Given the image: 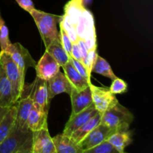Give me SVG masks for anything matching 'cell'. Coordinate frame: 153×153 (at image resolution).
Returning <instances> with one entry per match:
<instances>
[{"label":"cell","mask_w":153,"mask_h":153,"mask_svg":"<svg viewBox=\"0 0 153 153\" xmlns=\"http://www.w3.org/2000/svg\"><path fill=\"white\" fill-rule=\"evenodd\" d=\"M47 51L54 59L59 64L61 67L65 65L70 61V55L65 51L61 43V40H55L46 48Z\"/></svg>","instance_id":"cell-22"},{"label":"cell","mask_w":153,"mask_h":153,"mask_svg":"<svg viewBox=\"0 0 153 153\" xmlns=\"http://www.w3.org/2000/svg\"><path fill=\"white\" fill-rule=\"evenodd\" d=\"M97 113H98V111L93 104L92 105L88 107L85 110L82 111L79 113L71 114V116L66 123L62 134L70 137V135L76 130L80 128L82 125L88 122L91 118H92Z\"/></svg>","instance_id":"cell-11"},{"label":"cell","mask_w":153,"mask_h":153,"mask_svg":"<svg viewBox=\"0 0 153 153\" xmlns=\"http://www.w3.org/2000/svg\"><path fill=\"white\" fill-rule=\"evenodd\" d=\"M60 68L61 66L59 64L47 51H45L40 61L36 64L35 70L37 77L48 81L60 71Z\"/></svg>","instance_id":"cell-9"},{"label":"cell","mask_w":153,"mask_h":153,"mask_svg":"<svg viewBox=\"0 0 153 153\" xmlns=\"http://www.w3.org/2000/svg\"><path fill=\"white\" fill-rule=\"evenodd\" d=\"M9 39V31L5 22L0 12V48L1 51H5L10 44Z\"/></svg>","instance_id":"cell-24"},{"label":"cell","mask_w":153,"mask_h":153,"mask_svg":"<svg viewBox=\"0 0 153 153\" xmlns=\"http://www.w3.org/2000/svg\"><path fill=\"white\" fill-rule=\"evenodd\" d=\"M82 1H83V0H82Z\"/></svg>","instance_id":"cell-34"},{"label":"cell","mask_w":153,"mask_h":153,"mask_svg":"<svg viewBox=\"0 0 153 153\" xmlns=\"http://www.w3.org/2000/svg\"><path fill=\"white\" fill-rule=\"evenodd\" d=\"M60 38H61V43L62 44L63 47L65 49L66 52L70 55L72 50V46H73V43H72L71 40L69 37L68 34H67L64 28H63L62 25H60Z\"/></svg>","instance_id":"cell-28"},{"label":"cell","mask_w":153,"mask_h":153,"mask_svg":"<svg viewBox=\"0 0 153 153\" xmlns=\"http://www.w3.org/2000/svg\"><path fill=\"white\" fill-rule=\"evenodd\" d=\"M55 148V153H82V149L75 143L70 137L59 134L52 137Z\"/></svg>","instance_id":"cell-16"},{"label":"cell","mask_w":153,"mask_h":153,"mask_svg":"<svg viewBox=\"0 0 153 153\" xmlns=\"http://www.w3.org/2000/svg\"><path fill=\"white\" fill-rule=\"evenodd\" d=\"M4 52L8 53L19 68L22 79H25V73L29 67L35 68L37 63L30 55L28 49L19 43H10Z\"/></svg>","instance_id":"cell-5"},{"label":"cell","mask_w":153,"mask_h":153,"mask_svg":"<svg viewBox=\"0 0 153 153\" xmlns=\"http://www.w3.org/2000/svg\"><path fill=\"white\" fill-rule=\"evenodd\" d=\"M107 141L119 153H123L125 149L132 143V132L128 130L117 131L108 138Z\"/></svg>","instance_id":"cell-17"},{"label":"cell","mask_w":153,"mask_h":153,"mask_svg":"<svg viewBox=\"0 0 153 153\" xmlns=\"http://www.w3.org/2000/svg\"><path fill=\"white\" fill-rule=\"evenodd\" d=\"M48 111L36 103L33 104L26 121V126L31 132H36L47 126Z\"/></svg>","instance_id":"cell-14"},{"label":"cell","mask_w":153,"mask_h":153,"mask_svg":"<svg viewBox=\"0 0 153 153\" xmlns=\"http://www.w3.org/2000/svg\"><path fill=\"white\" fill-rule=\"evenodd\" d=\"M82 153H119L108 141H105L91 149L83 150Z\"/></svg>","instance_id":"cell-25"},{"label":"cell","mask_w":153,"mask_h":153,"mask_svg":"<svg viewBox=\"0 0 153 153\" xmlns=\"http://www.w3.org/2000/svg\"><path fill=\"white\" fill-rule=\"evenodd\" d=\"M9 108H4L0 106V122L2 120V118L4 117V116L5 115V114L7 113V110H8Z\"/></svg>","instance_id":"cell-31"},{"label":"cell","mask_w":153,"mask_h":153,"mask_svg":"<svg viewBox=\"0 0 153 153\" xmlns=\"http://www.w3.org/2000/svg\"><path fill=\"white\" fill-rule=\"evenodd\" d=\"M91 73H98L105 77L108 78L111 80H114L117 78L108 62L100 55H97V58L93 64L92 68H91Z\"/></svg>","instance_id":"cell-23"},{"label":"cell","mask_w":153,"mask_h":153,"mask_svg":"<svg viewBox=\"0 0 153 153\" xmlns=\"http://www.w3.org/2000/svg\"><path fill=\"white\" fill-rule=\"evenodd\" d=\"M70 56H71L72 58H74V59L77 60V61H82V52H81V49L80 48H79V46L78 45L77 42H76V43H73Z\"/></svg>","instance_id":"cell-30"},{"label":"cell","mask_w":153,"mask_h":153,"mask_svg":"<svg viewBox=\"0 0 153 153\" xmlns=\"http://www.w3.org/2000/svg\"><path fill=\"white\" fill-rule=\"evenodd\" d=\"M16 104L10 106L0 122V143L9 135L16 123Z\"/></svg>","instance_id":"cell-21"},{"label":"cell","mask_w":153,"mask_h":153,"mask_svg":"<svg viewBox=\"0 0 153 153\" xmlns=\"http://www.w3.org/2000/svg\"><path fill=\"white\" fill-rule=\"evenodd\" d=\"M133 120L134 115L118 102L102 114L101 123L117 131H123L129 129Z\"/></svg>","instance_id":"cell-3"},{"label":"cell","mask_w":153,"mask_h":153,"mask_svg":"<svg viewBox=\"0 0 153 153\" xmlns=\"http://www.w3.org/2000/svg\"><path fill=\"white\" fill-rule=\"evenodd\" d=\"M47 87L49 99L50 101L55 96L63 93H66L70 95L73 90V86L66 77L65 74L61 71L47 81Z\"/></svg>","instance_id":"cell-13"},{"label":"cell","mask_w":153,"mask_h":153,"mask_svg":"<svg viewBox=\"0 0 153 153\" xmlns=\"http://www.w3.org/2000/svg\"><path fill=\"white\" fill-rule=\"evenodd\" d=\"M62 67L64 69L66 77L71 84L73 89L76 90V91H81V90L89 86L91 84V82L88 81L79 74V72L75 69V67H73L70 61Z\"/></svg>","instance_id":"cell-18"},{"label":"cell","mask_w":153,"mask_h":153,"mask_svg":"<svg viewBox=\"0 0 153 153\" xmlns=\"http://www.w3.org/2000/svg\"><path fill=\"white\" fill-rule=\"evenodd\" d=\"M70 61L71 62V64H73V67H75V69L79 72V73L81 76H83V77L85 78V79H86L88 81L91 82V74L88 71V70H87L86 67H85V65L82 64V61H77V60L72 58L71 56H70Z\"/></svg>","instance_id":"cell-27"},{"label":"cell","mask_w":153,"mask_h":153,"mask_svg":"<svg viewBox=\"0 0 153 153\" xmlns=\"http://www.w3.org/2000/svg\"><path fill=\"white\" fill-rule=\"evenodd\" d=\"M15 1L17 2L19 7H22L24 10L28 12V13H30L33 9L35 8L32 0H15Z\"/></svg>","instance_id":"cell-29"},{"label":"cell","mask_w":153,"mask_h":153,"mask_svg":"<svg viewBox=\"0 0 153 153\" xmlns=\"http://www.w3.org/2000/svg\"><path fill=\"white\" fill-rule=\"evenodd\" d=\"M0 64L11 83L13 102L16 104V102L22 97V91L25 85V79H22L16 63L13 61L10 55L4 51L0 52Z\"/></svg>","instance_id":"cell-4"},{"label":"cell","mask_w":153,"mask_h":153,"mask_svg":"<svg viewBox=\"0 0 153 153\" xmlns=\"http://www.w3.org/2000/svg\"><path fill=\"white\" fill-rule=\"evenodd\" d=\"M19 153H31V149H28L24 151H22V152H20Z\"/></svg>","instance_id":"cell-32"},{"label":"cell","mask_w":153,"mask_h":153,"mask_svg":"<svg viewBox=\"0 0 153 153\" xmlns=\"http://www.w3.org/2000/svg\"><path fill=\"white\" fill-rule=\"evenodd\" d=\"M70 97L72 103V114L79 113L93 105L90 85L81 91H76L73 88Z\"/></svg>","instance_id":"cell-12"},{"label":"cell","mask_w":153,"mask_h":153,"mask_svg":"<svg viewBox=\"0 0 153 153\" xmlns=\"http://www.w3.org/2000/svg\"><path fill=\"white\" fill-rule=\"evenodd\" d=\"M123 153H127V152H123Z\"/></svg>","instance_id":"cell-33"},{"label":"cell","mask_w":153,"mask_h":153,"mask_svg":"<svg viewBox=\"0 0 153 153\" xmlns=\"http://www.w3.org/2000/svg\"><path fill=\"white\" fill-rule=\"evenodd\" d=\"M102 114L100 113H97L92 118L89 120L88 122L85 123L84 125H82L80 128L74 131L73 134L70 135V138L73 140L76 143L79 144L81 141L92 131L93 129L96 128L99 124L101 123Z\"/></svg>","instance_id":"cell-20"},{"label":"cell","mask_w":153,"mask_h":153,"mask_svg":"<svg viewBox=\"0 0 153 153\" xmlns=\"http://www.w3.org/2000/svg\"><path fill=\"white\" fill-rule=\"evenodd\" d=\"M31 153H55V145L48 127L33 132Z\"/></svg>","instance_id":"cell-10"},{"label":"cell","mask_w":153,"mask_h":153,"mask_svg":"<svg viewBox=\"0 0 153 153\" xmlns=\"http://www.w3.org/2000/svg\"><path fill=\"white\" fill-rule=\"evenodd\" d=\"M34 102L28 95L22 96L16 102V122L22 126H27L26 121L32 108Z\"/></svg>","instance_id":"cell-19"},{"label":"cell","mask_w":153,"mask_h":153,"mask_svg":"<svg viewBox=\"0 0 153 153\" xmlns=\"http://www.w3.org/2000/svg\"><path fill=\"white\" fill-rule=\"evenodd\" d=\"M14 104L11 83L0 64V106L10 108Z\"/></svg>","instance_id":"cell-15"},{"label":"cell","mask_w":153,"mask_h":153,"mask_svg":"<svg viewBox=\"0 0 153 153\" xmlns=\"http://www.w3.org/2000/svg\"><path fill=\"white\" fill-rule=\"evenodd\" d=\"M33 132L16 122L9 135L0 143V153H19L31 149Z\"/></svg>","instance_id":"cell-2"},{"label":"cell","mask_w":153,"mask_h":153,"mask_svg":"<svg viewBox=\"0 0 153 153\" xmlns=\"http://www.w3.org/2000/svg\"><path fill=\"white\" fill-rule=\"evenodd\" d=\"M92 94L93 104L97 111L102 114L105 111L118 102L114 94L111 93L109 88H100L92 83L90 85Z\"/></svg>","instance_id":"cell-6"},{"label":"cell","mask_w":153,"mask_h":153,"mask_svg":"<svg viewBox=\"0 0 153 153\" xmlns=\"http://www.w3.org/2000/svg\"><path fill=\"white\" fill-rule=\"evenodd\" d=\"M30 14L34 19L46 48L55 40H61L57 24L61 20L62 16L51 14L42 10L33 9Z\"/></svg>","instance_id":"cell-1"},{"label":"cell","mask_w":153,"mask_h":153,"mask_svg":"<svg viewBox=\"0 0 153 153\" xmlns=\"http://www.w3.org/2000/svg\"><path fill=\"white\" fill-rule=\"evenodd\" d=\"M127 90H128V85L126 82L117 77L112 80V83L109 88V91H111V93L114 95L124 94L126 92Z\"/></svg>","instance_id":"cell-26"},{"label":"cell","mask_w":153,"mask_h":153,"mask_svg":"<svg viewBox=\"0 0 153 153\" xmlns=\"http://www.w3.org/2000/svg\"><path fill=\"white\" fill-rule=\"evenodd\" d=\"M24 89L27 90L24 87ZM27 94L31 98L34 103L40 105L43 110L48 111L50 100L49 99L47 81L36 77L31 85H28Z\"/></svg>","instance_id":"cell-7"},{"label":"cell","mask_w":153,"mask_h":153,"mask_svg":"<svg viewBox=\"0 0 153 153\" xmlns=\"http://www.w3.org/2000/svg\"><path fill=\"white\" fill-rule=\"evenodd\" d=\"M116 131H117V130L115 128H110L100 123V124L93 129L79 145L82 150L91 149L103 142L107 141L108 138Z\"/></svg>","instance_id":"cell-8"}]
</instances>
